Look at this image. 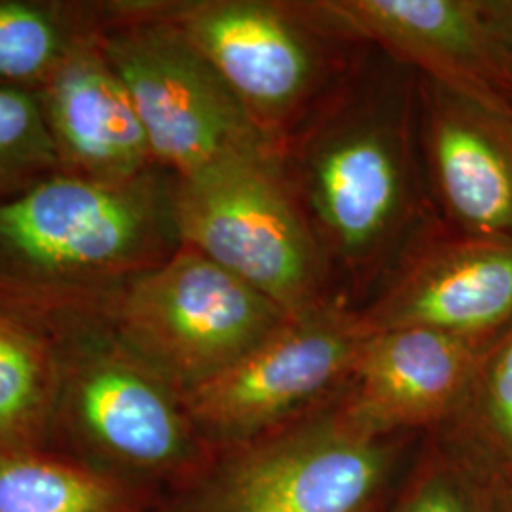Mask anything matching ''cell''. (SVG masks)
<instances>
[{
	"label": "cell",
	"instance_id": "obj_1",
	"mask_svg": "<svg viewBox=\"0 0 512 512\" xmlns=\"http://www.w3.org/2000/svg\"><path fill=\"white\" fill-rule=\"evenodd\" d=\"M410 101L353 92L285 147V167L323 255L349 275L374 272L416 213Z\"/></svg>",
	"mask_w": 512,
	"mask_h": 512
},
{
	"label": "cell",
	"instance_id": "obj_2",
	"mask_svg": "<svg viewBox=\"0 0 512 512\" xmlns=\"http://www.w3.org/2000/svg\"><path fill=\"white\" fill-rule=\"evenodd\" d=\"M171 215L183 247L236 275L287 315L329 302L327 258L294 192L285 150L230 154L179 177Z\"/></svg>",
	"mask_w": 512,
	"mask_h": 512
},
{
	"label": "cell",
	"instance_id": "obj_3",
	"mask_svg": "<svg viewBox=\"0 0 512 512\" xmlns=\"http://www.w3.org/2000/svg\"><path fill=\"white\" fill-rule=\"evenodd\" d=\"M287 317L188 247L139 275L120 310L133 355L179 395L234 365Z\"/></svg>",
	"mask_w": 512,
	"mask_h": 512
},
{
	"label": "cell",
	"instance_id": "obj_4",
	"mask_svg": "<svg viewBox=\"0 0 512 512\" xmlns=\"http://www.w3.org/2000/svg\"><path fill=\"white\" fill-rule=\"evenodd\" d=\"M391 467L387 437L336 404L239 444L196 512H376Z\"/></svg>",
	"mask_w": 512,
	"mask_h": 512
},
{
	"label": "cell",
	"instance_id": "obj_5",
	"mask_svg": "<svg viewBox=\"0 0 512 512\" xmlns=\"http://www.w3.org/2000/svg\"><path fill=\"white\" fill-rule=\"evenodd\" d=\"M365 334L336 302L289 315L234 365L181 395L196 431L245 444L348 384Z\"/></svg>",
	"mask_w": 512,
	"mask_h": 512
},
{
	"label": "cell",
	"instance_id": "obj_6",
	"mask_svg": "<svg viewBox=\"0 0 512 512\" xmlns=\"http://www.w3.org/2000/svg\"><path fill=\"white\" fill-rule=\"evenodd\" d=\"M215 69L239 105L272 141L291 128L330 76L323 38L336 37L308 4L213 0L183 6L171 21Z\"/></svg>",
	"mask_w": 512,
	"mask_h": 512
},
{
	"label": "cell",
	"instance_id": "obj_7",
	"mask_svg": "<svg viewBox=\"0 0 512 512\" xmlns=\"http://www.w3.org/2000/svg\"><path fill=\"white\" fill-rule=\"evenodd\" d=\"M109 63L133 101L152 158L179 177L230 154L285 150L171 23L114 38Z\"/></svg>",
	"mask_w": 512,
	"mask_h": 512
},
{
	"label": "cell",
	"instance_id": "obj_8",
	"mask_svg": "<svg viewBox=\"0 0 512 512\" xmlns=\"http://www.w3.org/2000/svg\"><path fill=\"white\" fill-rule=\"evenodd\" d=\"M311 14L332 35L363 38L512 122V57L478 0H323Z\"/></svg>",
	"mask_w": 512,
	"mask_h": 512
},
{
	"label": "cell",
	"instance_id": "obj_9",
	"mask_svg": "<svg viewBox=\"0 0 512 512\" xmlns=\"http://www.w3.org/2000/svg\"><path fill=\"white\" fill-rule=\"evenodd\" d=\"M355 315L365 336L425 329L486 344L512 325V239H433Z\"/></svg>",
	"mask_w": 512,
	"mask_h": 512
},
{
	"label": "cell",
	"instance_id": "obj_10",
	"mask_svg": "<svg viewBox=\"0 0 512 512\" xmlns=\"http://www.w3.org/2000/svg\"><path fill=\"white\" fill-rule=\"evenodd\" d=\"M486 351L480 342L437 330L368 334L338 408L378 437L439 425L463 408Z\"/></svg>",
	"mask_w": 512,
	"mask_h": 512
},
{
	"label": "cell",
	"instance_id": "obj_11",
	"mask_svg": "<svg viewBox=\"0 0 512 512\" xmlns=\"http://www.w3.org/2000/svg\"><path fill=\"white\" fill-rule=\"evenodd\" d=\"M429 179L456 232L512 239V122L427 78L420 86Z\"/></svg>",
	"mask_w": 512,
	"mask_h": 512
},
{
	"label": "cell",
	"instance_id": "obj_12",
	"mask_svg": "<svg viewBox=\"0 0 512 512\" xmlns=\"http://www.w3.org/2000/svg\"><path fill=\"white\" fill-rule=\"evenodd\" d=\"M150 224L143 194L84 179H54L0 205V241L50 270L120 262L141 247Z\"/></svg>",
	"mask_w": 512,
	"mask_h": 512
},
{
	"label": "cell",
	"instance_id": "obj_13",
	"mask_svg": "<svg viewBox=\"0 0 512 512\" xmlns=\"http://www.w3.org/2000/svg\"><path fill=\"white\" fill-rule=\"evenodd\" d=\"M71 404L90 442L126 467L169 473L196 458V427L181 395L133 353L101 355L82 366Z\"/></svg>",
	"mask_w": 512,
	"mask_h": 512
},
{
	"label": "cell",
	"instance_id": "obj_14",
	"mask_svg": "<svg viewBox=\"0 0 512 512\" xmlns=\"http://www.w3.org/2000/svg\"><path fill=\"white\" fill-rule=\"evenodd\" d=\"M50 112L61 145L88 169L118 179L154 160L126 86L95 55H78L59 69Z\"/></svg>",
	"mask_w": 512,
	"mask_h": 512
},
{
	"label": "cell",
	"instance_id": "obj_15",
	"mask_svg": "<svg viewBox=\"0 0 512 512\" xmlns=\"http://www.w3.org/2000/svg\"><path fill=\"white\" fill-rule=\"evenodd\" d=\"M114 484L19 446L0 448V512H120Z\"/></svg>",
	"mask_w": 512,
	"mask_h": 512
},
{
	"label": "cell",
	"instance_id": "obj_16",
	"mask_svg": "<svg viewBox=\"0 0 512 512\" xmlns=\"http://www.w3.org/2000/svg\"><path fill=\"white\" fill-rule=\"evenodd\" d=\"M50 395L44 349L29 334L0 321V448L27 439Z\"/></svg>",
	"mask_w": 512,
	"mask_h": 512
},
{
	"label": "cell",
	"instance_id": "obj_17",
	"mask_svg": "<svg viewBox=\"0 0 512 512\" xmlns=\"http://www.w3.org/2000/svg\"><path fill=\"white\" fill-rule=\"evenodd\" d=\"M482 440L512 469V325L488 349L463 404ZM461 408V410H463Z\"/></svg>",
	"mask_w": 512,
	"mask_h": 512
},
{
	"label": "cell",
	"instance_id": "obj_18",
	"mask_svg": "<svg viewBox=\"0 0 512 512\" xmlns=\"http://www.w3.org/2000/svg\"><path fill=\"white\" fill-rule=\"evenodd\" d=\"M59 35L40 10L0 4V80H27L55 61Z\"/></svg>",
	"mask_w": 512,
	"mask_h": 512
},
{
	"label": "cell",
	"instance_id": "obj_19",
	"mask_svg": "<svg viewBox=\"0 0 512 512\" xmlns=\"http://www.w3.org/2000/svg\"><path fill=\"white\" fill-rule=\"evenodd\" d=\"M395 512H488L482 509L475 484L454 459L425 461L406 486Z\"/></svg>",
	"mask_w": 512,
	"mask_h": 512
},
{
	"label": "cell",
	"instance_id": "obj_20",
	"mask_svg": "<svg viewBox=\"0 0 512 512\" xmlns=\"http://www.w3.org/2000/svg\"><path fill=\"white\" fill-rule=\"evenodd\" d=\"M44 143V126L35 101L27 93L0 88V158Z\"/></svg>",
	"mask_w": 512,
	"mask_h": 512
},
{
	"label": "cell",
	"instance_id": "obj_21",
	"mask_svg": "<svg viewBox=\"0 0 512 512\" xmlns=\"http://www.w3.org/2000/svg\"><path fill=\"white\" fill-rule=\"evenodd\" d=\"M478 8L495 38L512 57V0H478Z\"/></svg>",
	"mask_w": 512,
	"mask_h": 512
},
{
	"label": "cell",
	"instance_id": "obj_22",
	"mask_svg": "<svg viewBox=\"0 0 512 512\" xmlns=\"http://www.w3.org/2000/svg\"><path fill=\"white\" fill-rule=\"evenodd\" d=\"M492 497V505H488V512H512V482L503 484Z\"/></svg>",
	"mask_w": 512,
	"mask_h": 512
},
{
	"label": "cell",
	"instance_id": "obj_23",
	"mask_svg": "<svg viewBox=\"0 0 512 512\" xmlns=\"http://www.w3.org/2000/svg\"><path fill=\"white\" fill-rule=\"evenodd\" d=\"M376 512H382V509H380V511H376Z\"/></svg>",
	"mask_w": 512,
	"mask_h": 512
}]
</instances>
